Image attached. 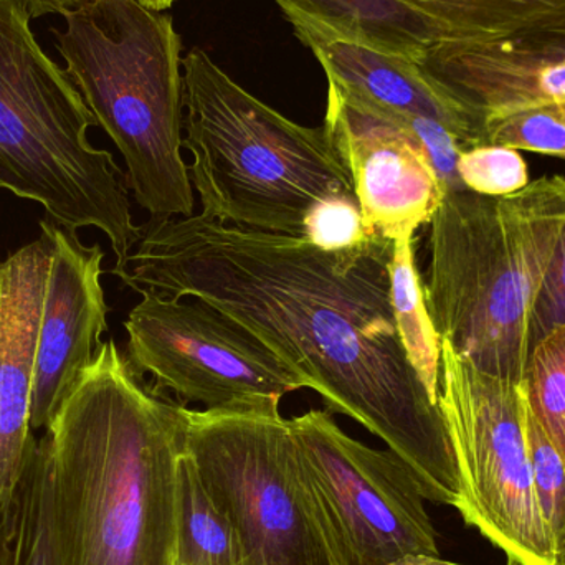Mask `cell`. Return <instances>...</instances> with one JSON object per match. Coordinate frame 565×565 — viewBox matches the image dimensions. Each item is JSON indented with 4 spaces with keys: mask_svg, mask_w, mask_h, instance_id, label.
<instances>
[{
    "mask_svg": "<svg viewBox=\"0 0 565 565\" xmlns=\"http://www.w3.org/2000/svg\"><path fill=\"white\" fill-rule=\"evenodd\" d=\"M0 565H60L45 435L36 438L19 487L0 508Z\"/></svg>",
    "mask_w": 565,
    "mask_h": 565,
    "instance_id": "2e32d148",
    "label": "cell"
},
{
    "mask_svg": "<svg viewBox=\"0 0 565 565\" xmlns=\"http://www.w3.org/2000/svg\"><path fill=\"white\" fill-rule=\"evenodd\" d=\"M455 39L504 35L564 6L565 0H408Z\"/></svg>",
    "mask_w": 565,
    "mask_h": 565,
    "instance_id": "d6986e66",
    "label": "cell"
},
{
    "mask_svg": "<svg viewBox=\"0 0 565 565\" xmlns=\"http://www.w3.org/2000/svg\"><path fill=\"white\" fill-rule=\"evenodd\" d=\"M324 129L351 174L369 237L404 241L430 224L445 191L404 125L329 83Z\"/></svg>",
    "mask_w": 565,
    "mask_h": 565,
    "instance_id": "8fae6325",
    "label": "cell"
},
{
    "mask_svg": "<svg viewBox=\"0 0 565 565\" xmlns=\"http://www.w3.org/2000/svg\"><path fill=\"white\" fill-rule=\"evenodd\" d=\"M184 72V148L202 215L271 234L305 235L326 199L355 195L351 174L322 128H306L235 83L207 53Z\"/></svg>",
    "mask_w": 565,
    "mask_h": 565,
    "instance_id": "5b68a950",
    "label": "cell"
},
{
    "mask_svg": "<svg viewBox=\"0 0 565 565\" xmlns=\"http://www.w3.org/2000/svg\"><path fill=\"white\" fill-rule=\"evenodd\" d=\"M417 138L445 192L467 191L458 175V159L465 151L460 139L438 121L422 116H391Z\"/></svg>",
    "mask_w": 565,
    "mask_h": 565,
    "instance_id": "484cf974",
    "label": "cell"
},
{
    "mask_svg": "<svg viewBox=\"0 0 565 565\" xmlns=\"http://www.w3.org/2000/svg\"><path fill=\"white\" fill-rule=\"evenodd\" d=\"M438 408L461 481L465 524L521 565H556L534 493L526 391L465 361L441 339Z\"/></svg>",
    "mask_w": 565,
    "mask_h": 565,
    "instance_id": "52a82bcc",
    "label": "cell"
},
{
    "mask_svg": "<svg viewBox=\"0 0 565 565\" xmlns=\"http://www.w3.org/2000/svg\"><path fill=\"white\" fill-rule=\"evenodd\" d=\"M40 237L0 262V508L22 480L36 437L32 424L33 367L52 238Z\"/></svg>",
    "mask_w": 565,
    "mask_h": 565,
    "instance_id": "4fadbf2b",
    "label": "cell"
},
{
    "mask_svg": "<svg viewBox=\"0 0 565 565\" xmlns=\"http://www.w3.org/2000/svg\"><path fill=\"white\" fill-rule=\"evenodd\" d=\"M526 440L537 507L556 546L565 530V461L531 412L527 398Z\"/></svg>",
    "mask_w": 565,
    "mask_h": 565,
    "instance_id": "7402d4cb",
    "label": "cell"
},
{
    "mask_svg": "<svg viewBox=\"0 0 565 565\" xmlns=\"http://www.w3.org/2000/svg\"><path fill=\"white\" fill-rule=\"evenodd\" d=\"M391 278L392 308L402 344L431 401L438 404L441 338L428 312L424 282L415 260L414 237L394 242Z\"/></svg>",
    "mask_w": 565,
    "mask_h": 565,
    "instance_id": "ac0fdd59",
    "label": "cell"
},
{
    "mask_svg": "<svg viewBox=\"0 0 565 565\" xmlns=\"http://www.w3.org/2000/svg\"><path fill=\"white\" fill-rule=\"evenodd\" d=\"M125 321L126 359L138 377L149 374L156 394L205 412L280 414L291 392L308 381L254 332L194 296L141 289Z\"/></svg>",
    "mask_w": 565,
    "mask_h": 565,
    "instance_id": "30bf717a",
    "label": "cell"
},
{
    "mask_svg": "<svg viewBox=\"0 0 565 565\" xmlns=\"http://www.w3.org/2000/svg\"><path fill=\"white\" fill-rule=\"evenodd\" d=\"M523 385L531 412L565 461V324L531 349Z\"/></svg>",
    "mask_w": 565,
    "mask_h": 565,
    "instance_id": "ffe728a7",
    "label": "cell"
},
{
    "mask_svg": "<svg viewBox=\"0 0 565 565\" xmlns=\"http://www.w3.org/2000/svg\"><path fill=\"white\" fill-rule=\"evenodd\" d=\"M52 258L36 335L32 430L52 425L86 371L95 364L108 331V302L102 277L105 252L85 245L75 228L45 218Z\"/></svg>",
    "mask_w": 565,
    "mask_h": 565,
    "instance_id": "7c38bea8",
    "label": "cell"
},
{
    "mask_svg": "<svg viewBox=\"0 0 565 565\" xmlns=\"http://www.w3.org/2000/svg\"><path fill=\"white\" fill-rule=\"evenodd\" d=\"M561 324H565V225L534 301L531 349Z\"/></svg>",
    "mask_w": 565,
    "mask_h": 565,
    "instance_id": "4316f807",
    "label": "cell"
},
{
    "mask_svg": "<svg viewBox=\"0 0 565 565\" xmlns=\"http://www.w3.org/2000/svg\"><path fill=\"white\" fill-rule=\"evenodd\" d=\"M282 13L326 70L328 83L384 115L434 119L465 149L483 145L484 122L435 85L414 60L352 42L292 10Z\"/></svg>",
    "mask_w": 565,
    "mask_h": 565,
    "instance_id": "5bb4252c",
    "label": "cell"
},
{
    "mask_svg": "<svg viewBox=\"0 0 565 565\" xmlns=\"http://www.w3.org/2000/svg\"><path fill=\"white\" fill-rule=\"evenodd\" d=\"M554 106H556L557 111H559L561 116H563V118L565 119V105H561V106L554 105Z\"/></svg>",
    "mask_w": 565,
    "mask_h": 565,
    "instance_id": "1f68e13d",
    "label": "cell"
},
{
    "mask_svg": "<svg viewBox=\"0 0 565 565\" xmlns=\"http://www.w3.org/2000/svg\"><path fill=\"white\" fill-rule=\"evenodd\" d=\"M556 565H565V530L556 543Z\"/></svg>",
    "mask_w": 565,
    "mask_h": 565,
    "instance_id": "4dcf8cb0",
    "label": "cell"
},
{
    "mask_svg": "<svg viewBox=\"0 0 565 565\" xmlns=\"http://www.w3.org/2000/svg\"><path fill=\"white\" fill-rule=\"evenodd\" d=\"M175 565H247L237 531L205 490L185 448L179 467Z\"/></svg>",
    "mask_w": 565,
    "mask_h": 565,
    "instance_id": "e0dca14e",
    "label": "cell"
},
{
    "mask_svg": "<svg viewBox=\"0 0 565 565\" xmlns=\"http://www.w3.org/2000/svg\"><path fill=\"white\" fill-rule=\"evenodd\" d=\"M483 145L565 158V119L556 106H536L484 121Z\"/></svg>",
    "mask_w": 565,
    "mask_h": 565,
    "instance_id": "44dd1931",
    "label": "cell"
},
{
    "mask_svg": "<svg viewBox=\"0 0 565 565\" xmlns=\"http://www.w3.org/2000/svg\"><path fill=\"white\" fill-rule=\"evenodd\" d=\"M564 225L561 175L503 198L445 192L425 299L440 338L481 372L524 381L534 301Z\"/></svg>",
    "mask_w": 565,
    "mask_h": 565,
    "instance_id": "3957f363",
    "label": "cell"
},
{
    "mask_svg": "<svg viewBox=\"0 0 565 565\" xmlns=\"http://www.w3.org/2000/svg\"><path fill=\"white\" fill-rule=\"evenodd\" d=\"M470 40L484 52L513 62L565 60V3L513 32Z\"/></svg>",
    "mask_w": 565,
    "mask_h": 565,
    "instance_id": "cb8c5ba5",
    "label": "cell"
},
{
    "mask_svg": "<svg viewBox=\"0 0 565 565\" xmlns=\"http://www.w3.org/2000/svg\"><path fill=\"white\" fill-rule=\"evenodd\" d=\"M458 175L465 189L487 198L514 194L530 184V169L516 149L480 145L461 151Z\"/></svg>",
    "mask_w": 565,
    "mask_h": 565,
    "instance_id": "603a6c76",
    "label": "cell"
},
{
    "mask_svg": "<svg viewBox=\"0 0 565 565\" xmlns=\"http://www.w3.org/2000/svg\"><path fill=\"white\" fill-rule=\"evenodd\" d=\"M95 0H20L25 7L30 19H40L45 15H63L70 10L79 9V7L88 6Z\"/></svg>",
    "mask_w": 565,
    "mask_h": 565,
    "instance_id": "83f0119b",
    "label": "cell"
},
{
    "mask_svg": "<svg viewBox=\"0 0 565 565\" xmlns=\"http://www.w3.org/2000/svg\"><path fill=\"white\" fill-rule=\"evenodd\" d=\"M392 565H460L455 563H448V561L441 559L440 556H407L404 559L397 561Z\"/></svg>",
    "mask_w": 565,
    "mask_h": 565,
    "instance_id": "f1b7e54d",
    "label": "cell"
},
{
    "mask_svg": "<svg viewBox=\"0 0 565 565\" xmlns=\"http://www.w3.org/2000/svg\"><path fill=\"white\" fill-rule=\"evenodd\" d=\"M20 0H0V189L65 227H92L122 264L141 238L126 174L95 148V116L40 45Z\"/></svg>",
    "mask_w": 565,
    "mask_h": 565,
    "instance_id": "8992f818",
    "label": "cell"
},
{
    "mask_svg": "<svg viewBox=\"0 0 565 565\" xmlns=\"http://www.w3.org/2000/svg\"><path fill=\"white\" fill-rule=\"evenodd\" d=\"M139 2L145 3L149 9L158 10V12H164L168 10L172 3L178 2V0H139Z\"/></svg>",
    "mask_w": 565,
    "mask_h": 565,
    "instance_id": "f546056e",
    "label": "cell"
},
{
    "mask_svg": "<svg viewBox=\"0 0 565 565\" xmlns=\"http://www.w3.org/2000/svg\"><path fill=\"white\" fill-rule=\"evenodd\" d=\"M185 448L247 565H332L288 418L188 408Z\"/></svg>",
    "mask_w": 565,
    "mask_h": 565,
    "instance_id": "ba28073f",
    "label": "cell"
},
{
    "mask_svg": "<svg viewBox=\"0 0 565 565\" xmlns=\"http://www.w3.org/2000/svg\"><path fill=\"white\" fill-rule=\"evenodd\" d=\"M288 420L332 565L440 556L424 491L397 454L349 437L328 411Z\"/></svg>",
    "mask_w": 565,
    "mask_h": 565,
    "instance_id": "9c48e42d",
    "label": "cell"
},
{
    "mask_svg": "<svg viewBox=\"0 0 565 565\" xmlns=\"http://www.w3.org/2000/svg\"><path fill=\"white\" fill-rule=\"evenodd\" d=\"M392 254L387 238L324 252L201 214L151 218L111 274L136 292L194 296L234 318L308 381L326 411L385 441L425 500L458 510L463 493L444 417L395 324Z\"/></svg>",
    "mask_w": 565,
    "mask_h": 565,
    "instance_id": "6da1fadb",
    "label": "cell"
},
{
    "mask_svg": "<svg viewBox=\"0 0 565 565\" xmlns=\"http://www.w3.org/2000/svg\"><path fill=\"white\" fill-rule=\"evenodd\" d=\"M305 241L319 250L342 252L367 242L361 207L355 195L319 202L305 221Z\"/></svg>",
    "mask_w": 565,
    "mask_h": 565,
    "instance_id": "d4e9b609",
    "label": "cell"
},
{
    "mask_svg": "<svg viewBox=\"0 0 565 565\" xmlns=\"http://www.w3.org/2000/svg\"><path fill=\"white\" fill-rule=\"evenodd\" d=\"M507 565H521V564L516 563V561H508Z\"/></svg>",
    "mask_w": 565,
    "mask_h": 565,
    "instance_id": "d6a6232c",
    "label": "cell"
},
{
    "mask_svg": "<svg viewBox=\"0 0 565 565\" xmlns=\"http://www.w3.org/2000/svg\"><path fill=\"white\" fill-rule=\"evenodd\" d=\"M188 407L156 394L115 339L49 428L60 565H175Z\"/></svg>",
    "mask_w": 565,
    "mask_h": 565,
    "instance_id": "7a4b0ae2",
    "label": "cell"
},
{
    "mask_svg": "<svg viewBox=\"0 0 565 565\" xmlns=\"http://www.w3.org/2000/svg\"><path fill=\"white\" fill-rule=\"evenodd\" d=\"M281 10L301 13L338 35L417 62L441 40L447 26L408 0H277Z\"/></svg>",
    "mask_w": 565,
    "mask_h": 565,
    "instance_id": "9a60e30c",
    "label": "cell"
},
{
    "mask_svg": "<svg viewBox=\"0 0 565 565\" xmlns=\"http://www.w3.org/2000/svg\"><path fill=\"white\" fill-rule=\"evenodd\" d=\"M52 29L66 75L121 152L126 185L154 221L194 215L184 148L181 39L139 0H95Z\"/></svg>",
    "mask_w": 565,
    "mask_h": 565,
    "instance_id": "277c9868",
    "label": "cell"
}]
</instances>
